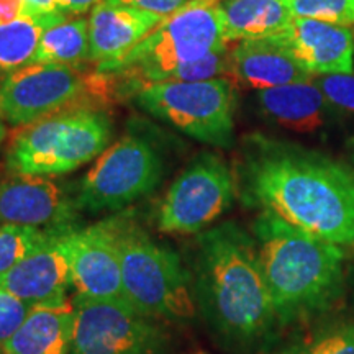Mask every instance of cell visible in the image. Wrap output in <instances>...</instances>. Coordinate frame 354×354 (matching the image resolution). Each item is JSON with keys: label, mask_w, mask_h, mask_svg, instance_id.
I'll use <instances>...</instances> for the list:
<instances>
[{"label": "cell", "mask_w": 354, "mask_h": 354, "mask_svg": "<svg viewBox=\"0 0 354 354\" xmlns=\"http://www.w3.org/2000/svg\"><path fill=\"white\" fill-rule=\"evenodd\" d=\"M236 179L218 154L198 153L176 177L159 203L156 227L161 233L198 234L232 207Z\"/></svg>", "instance_id": "obj_10"}, {"label": "cell", "mask_w": 354, "mask_h": 354, "mask_svg": "<svg viewBox=\"0 0 354 354\" xmlns=\"http://www.w3.org/2000/svg\"><path fill=\"white\" fill-rule=\"evenodd\" d=\"M256 102L266 120L295 133H315L328 120V100L315 82H297L258 91Z\"/></svg>", "instance_id": "obj_18"}, {"label": "cell", "mask_w": 354, "mask_h": 354, "mask_svg": "<svg viewBox=\"0 0 354 354\" xmlns=\"http://www.w3.org/2000/svg\"><path fill=\"white\" fill-rule=\"evenodd\" d=\"M112 122L104 112L68 109L21 127L6 153L10 174L56 177L94 161L107 149Z\"/></svg>", "instance_id": "obj_5"}, {"label": "cell", "mask_w": 354, "mask_h": 354, "mask_svg": "<svg viewBox=\"0 0 354 354\" xmlns=\"http://www.w3.org/2000/svg\"><path fill=\"white\" fill-rule=\"evenodd\" d=\"M55 230L38 250L0 276V287L30 305H51L68 300L73 286V232Z\"/></svg>", "instance_id": "obj_13"}, {"label": "cell", "mask_w": 354, "mask_h": 354, "mask_svg": "<svg viewBox=\"0 0 354 354\" xmlns=\"http://www.w3.org/2000/svg\"><path fill=\"white\" fill-rule=\"evenodd\" d=\"M32 308L33 305L24 302L0 287V351L12 335L20 328Z\"/></svg>", "instance_id": "obj_26"}, {"label": "cell", "mask_w": 354, "mask_h": 354, "mask_svg": "<svg viewBox=\"0 0 354 354\" xmlns=\"http://www.w3.org/2000/svg\"><path fill=\"white\" fill-rule=\"evenodd\" d=\"M289 354H354V326L331 331L305 346L290 348Z\"/></svg>", "instance_id": "obj_27"}, {"label": "cell", "mask_w": 354, "mask_h": 354, "mask_svg": "<svg viewBox=\"0 0 354 354\" xmlns=\"http://www.w3.org/2000/svg\"><path fill=\"white\" fill-rule=\"evenodd\" d=\"M57 2L68 15H74V13H82L88 8H94L102 0H57Z\"/></svg>", "instance_id": "obj_31"}, {"label": "cell", "mask_w": 354, "mask_h": 354, "mask_svg": "<svg viewBox=\"0 0 354 354\" xmlns=\"http://www.w3.org/2000/svg\"><path fill=\"white\" fill-rule=\"evenodd\" d=\"M55 230L0 225V276L38 250Z\"/></svg>", "instance_id": "obj_23"}, {"label": "cell", "mask_w": 354, "mask_h": 354, "mask_svg": "<svg viewBox=\"0 0 354 354\" xmlns=\"http://www.w3.org/2000/svg\"><path fill=\"white\" fill-rule=\"evenodd\" d=\"M6 136H7V127H6V123H3L2 117H0V143L6 140Z\"/></svg>", "instance_id": "obj_32"}, {"label": "cell", "mask_w": 354, "mask_h": 354, "mask_svg": "<svg viewBox=\"0 0 354 354\" xmlns=\"http://www.w3.org/2000/svg\"><path fill=\"white\" fill-rule=\"evenodd\" d=\"M313 82L320 88L328 104L335 105L343 112L354 115V71L353 73L313 76Z\"/></svg>", "instance_id": "obj_25"}, {"label": "cell", "mask_w": 354, "mask_h": 354, "mask_svg": "<svg viewBox=\"0 0 354 354\" xmlns=\"http://www.w3.org/2000/svg\"><path fill=\"white\" fill-rule=\"evenodd\" d=\"M117 240L127 304L162 323L194 320L192 279L176 251L154 240L131 212L117 214Z\"/></svg>", "instance_id": "obj_4"}, {"label": "cell", "mask_w": 354, "mask_h": 354, "mask_svg": "<svg viewBox=\"0 0 354 354\" xmlns=\"http://www.w3.org/2000/svg\"><path fill=\"white\" fill-rule=\"evenodd\" d=\"M74 302L35 305L0 354H69L74 333Z\"/></svg>", "instance_id": "obj_19"}, {"label": "cell", "mask_w": 354, "mask_h": 354, "mask_svg": "<svg viewBox=\"0 0 354 354\" xmlns=\"http://www.w3.org/2000/svg\"><path fill=\"white\" fill-rule=\"evenodd\" d=\"M76 189L51 177L10 174L0 179V225L61 230L79 225Z\"/></svg>", "instance_id": "obj_12"}, {"label": "cell", "mask_w": 354, "mask_h": 354, "mask_svg": "<svg viewBox=\"0 0 354 354\" xmlns=\"http://www.w3.org/2000/svg\"><path fill=\"white\" fill-rule=\"evenodd\" d=\"M74 333L69 354H166L171 336L162 322L130 305L74 297Z\"/></svg>", "instance_id": "obj_11"}, {"label": "cell", "mask_w": 354, "mask_h": 354, "mask_svg": "<svg viewBox=\"0 0 354 354\" xmlns=\"http://www.w3.org/2000/svg\"><path fill=\"white\" fill-rule=\"evenodd\" d=\"M282 354H289V349H287V351H284Z\"/></svg>", "instance_id": "obj_33"}, {"label": "cell", "mask_w": 354, "mask_h": 354, "mask_svg": "<svg viewBox=\"0 0 354 354\" xmlns=\"http://www.w3.org/2000/svg\"><path fill=\"white\" fill-rule=\"evenodd\" d=\"M218 8L228 43L277 37L294 19L282 0H220Z\"/></svg>", "instance_id": "obj_20"}, {"label": "cell", "mask_w": 354, "mask_h": 354, "mask_svg": "<svg viewBox=\"0 0 354 354\" xmlns=\"http://www.w3.org/2000/svg\"><path fill=\"white\" fill-rule=\"evenodd\" d=\"M73 287L84 297L127 304L117 215L73 232Z\"/></svg>", "instance_id": "obj_14"}, {"label": "cell", "mask_w": 354, "mask_h": 354, "mask_svg": "<svg viewBox=\"0 0 354 354\" xmlns=\"http://www.w3.org/2000/svg\"><path fill=\"white\" fill-rule=\"evenodd\" d=\"M165 19L118 0H102L88 17L91 63L107 69L135 50Z\"/></svg>", "instance_id": "obj_16"}, {"label": "cell", "mask_w": 354, "mask_h": 354, "mask_svg": "<svg viewBox=\"0 0 354 354\" xmlns=\"http://www.w3.org/2000/svg\"><path fill=\"white\" fill-rule=\"evenodd\" d=\"M243 202L338 246L354 245V171L302 146L251 135L236 172Z\"/></svg>", "instance_id": "obj_1"}, {"label": "cell", "mask_w": 354, "mask_h": 354, "mask_svg": "<svg viewBox=\"0 0 354 354\" xmlns=\"http://www.w3.org/2000/svg\"><path fill=\"white\" fill-rule=\"evenodd\" d=\"M33 15L26 0H0V25Z\"/></svg>", "instance_id": "obj_29"}, {"label": "cell", "mask_w": 354, "mask_h": 354, "mask_svg": "<svg viewBox=\"0 0 354 354\" xmlns=\"http://www.w3.org/2000/svg\"><path fill=\"white\" fill-rule=\"evenodd\" d=\"M276 38L312 76L354 71V35L349 26L294 17Z\"/></svg>", "instance_id": "obj_15"}, {"label": "cell", "mask_w": 354, "mask_h": 354, "mask_svg": "<svg viewBox=\"0 0 354 354\" xmlns=\"http://www.w3.org/2000/svg\"><path fill=\"white\" fill-rule=\"evenodd\" d=\"M136 104L190 138L216 148L234 141V88L228 77L201 82H153L135 92Z\"/></svg>", "instance_id": "obj_7"}, {"label": "cell", "mask_w": 354, "mask_h": 354, "mask_svg": "<svg viewBox=\"0 0 354 354\" xmlns=\"http://www.w3.org/2000/svg\"><path fill=\"white\" fill-rule=\"evenodd\" d=\"M228 46L223 21L215 0H192L172 13L120 61L99 73L120 79L118 91L133 95L145 84H153L165 71L194 63Z\"/></svg>", "instance_id": "obj_6"}, {"label": "cell", "mask_w": 354, "mask_h": 354, "mask_svg": "<svg viewBox=\"0 0 354 354\" xmlns=\"http://www.w3.org/2000/svg\"><path fill=\"white\" fill-rule=\"evenodd\" d=\"M165 176V161L145 136L128 133L97 158L76 185L81 212H122L151 194Z\"/></svg>", "instance_id": "obj_8"}, {"label": "cell", "mask_w": 354, "mask_h": 354, "mask_svg": "<svg viewBox=\"0 0 354 354\" xmlns=\"http://www.w3.org/2000/svg\"><path fill=\"white\" fill-rule=\"evenodd\" d=\"M215 2H220V0H215Z\"/></svg>", "instance_id": "obj_34"}, {"label": "cell", "mask_w": 354, "mask_h": 354, "mask_svg": "<svg viewBox=\"0 0 354 354\" xmlns=\"http://www.w3.org/2000/svg\"><path fill=\"white\" fill-rule=\"evenodd\" d=\"M113 88L110 74H82L64 64L32 63L0 82V117L10 125L25 127L51 117L74 102L95 95L104 99Z\"/></svg>", "instance_id": "obj_9"}, {"label": "cell", "mask_w": 354, "mask_h": 354, "mask_svg": "<svg viewBox=\"0 0 354 354\" xmlns=\"http://www.w3.org/2000/svg\"><path fill=\"white\" fill-rule=\"evenodd\" d=\"M91 61V43H88V20L66 19L50 26L39 41L35 63L64 64L81 68Z\"/></svg>", "instance_id": "obj_22"}, {"label": "cell", "mask_w": 354, "mask_h": 354, "mask_svg": "<svg viewBox=\"0 0 354 354\" xmlns=\"http://www.w3.org/2000/svg\"><path fill=\"white\" fill-rule=\"evenodd\" d=\"M295 19L354 25V0H282Z\"/></svg>", "instance_id": "obj_24"}, {"label": "cell", "mask_w": 354, "mask_h": 354, "mask_svg": "<svg viewBox=\"0 0 354 354\" xmlns=\"http://www.w3.org/2000/svg\"><path fill=\"white\" fill-rule=\"evenodd\" d=\"M69 17H25L0 25V82L35 63L43 33Z\"/></svg>", "instance_id": "obj_21"}, {"label": "cell", "mask_w": 354, "mask_h": 354, "mask_svg": "<svg viewBox=\"0 0 354 354\" xmlns=\"http://www.w3.org/2000/svg\"><path fill=\"white\" fill-rule=\"evenodd\" d=\"M118 2L167 19V17L179 12L180 8L187 6L192 0H118Z\"/></svg>", "instance_id": "obj_28"}, {"label": "cell", "mask_w": 354, "mask_h": 354, "mask_svg": "<svg viewBox=\"0 0 354 354\" xmlns=\"http://www.w3.org/2000/svg\"><path fill=\"white\" fill-rule=\"evenodd\" d=\"M37 17H69L57 0H26Z\"/></svg>", "instance_id": "obj_30"}, {"label": "cell", "mask_w": 354, "mask_h": 354, "mask_svg": "<svg viewBox=\"0 0 354 354\" xmlns=\"http://www.w3.org/2000/svg\"><path fill=\"white\" fill-rule=\"evenodd\" d=\"M232 56L233 79L254 91L307 82L313 77L276 37L243 39L233 48Z\"/></svg>", "instance_id": "obj_17"}, {"label": "cell", "mask_w": 354, "mask_h": 354, "mask_svg": "<svg viewBox=\"0 0 354 354\" xmlns=\"http://www.w3.org/2000/svg\"><path fill=\"white\" fill-rule=\"evenodd\" d=\"M190 279L197 313L225 349L250 354L271 343L281 325L254 238L240 225L198 233Z\"/></svg>", "instance_id": "obj_2"}, {"label": "cell", "mask_w": 354, "mask_h": 354, "mask_svg": "<svg viewBox=\"0 0 354 354\" xmlns=\"http://www.w3.org/2000/svg\"><path fill=\"white\" fill-rule=\"evenodd\" d=\"M259 264L281 326L323 312L343 284L342 246L294 227L269 210L253 223Z\"/></svg>", "instance_id": "obj_3"}]
</instances>
